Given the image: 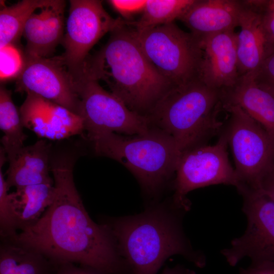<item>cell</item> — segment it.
Wrapping results in <instances>:
<instances>
[{
  "mask_svg": "<svg viewBox=\"0 0 274 274\" xmlns=\"http://www.w3.org/2000/svg\"><path fill=\"white\" fill-rule=\"evenodd\" d=\"M55 196L39 220L8 239L41 253L54 264L73 263L104 274H131L105 223L90 217L76 188L71 161L50 166Z\"/></svg>",
  "mask_w": 274,
  "mask_h": 274,
  "instance_id": "obj_1",
  "label": "cell"
},
{
  "mask_svg": "<svg viewBox=\"0 0 274 274\" xmlns=\"http://www.w3.org/2000/svg\"><path fill=\"white\" fill-rule=\"evenodd\" d=\"M186 212L172 200L105 223L131 274H157L174 255L182 256L199 268L205 266V255L193 248L183 230L182 216Z\"/></svg>",
  "mask_w": 274,
  "mask_h": 274,
  "instance_id": "obj_2",
  "label": "cell"
},
{
  "mask_svg": "<svg viewBox=\"0 0 274 274\" xmlns=\"http://www.w3.org/2000/svg\"><path fill=\"white\" fill-rule=\"evenodd\" d=\"M87 58L80 75L104 82L133 112L146 117L173 86L148 60L126 22Z\"/></svg>",
  "mask_w": 274,
  "mask_h": 274,
  "instance_id": "obj_3",
  "label": "cell"
},
{
  "mask_svg": "<svg viewBox=\"0 0 274 274\" xmlns=\"http://www.w3.org/2000/svg\"><path fill=\"white\" fill-rule=\"evenodd\" d=\"M223 108L221 90L197 77L172 87L147 116L151 126L171 136L181 154L206 144L223 130L218 116Z\"/></svg>",
  "mask_w": 274,
  "mask_h": 274,
  "instance_id": "obj_4",
  "label": "cell"
},
{
  "mask_svg": "<svg viewBox=\"0 0 274 274\" xmlns=\"http://www.w3.org/2000/svg\"><path fill=\"white\" fill-rule=\"evenodd\" d=\"M91 141L96 154L122 164L151 195L159 192L176 173L181 155L173 138L153 126L132 136L106 133Z\"/></svg>",
  "mask_w": 274,
  "mask_h": 274,
  "instance_id": "obj_5",
  "label": "cell"
},
{
  "mask_svg": "<svg viewBox=\"0 0 274 274\" xmlns=\"http://www.w3.org/2000/svg\"><path fill=\"white\" fill-rule=\"evenodd\" d=\"M132 28L146 56L173 87L199 77L202 51L197 37L174 22L142 30Z\"/></svg>",
  "mask_w": 274,
  "mask_h": 274,
  "instance_id": "obj_6",
  "label": "cell"
},
{
  "mask_svg": "<svg viewBox=\"0 0 274 274\" xmlns=\"http://www.w3.org/2000/svg\"><path fill=\"white\" fill-rule=\"evenodd\" d=\"M229 113L222 133L232 151L239 192L258 190L260 182L274 165V140L241 108L224 105Z\"/></svg>",
  "mask_w": 274,
  "mask_h": 274,
  "instance_id": "obj_7",
  "label": "cell"
},
{
  "mask_svg": "<svg viewBox=\"0 0 274 274\" xmlns=\"http://www.w3.org/2000/svg\"><path fill=\"white\" fill-rule=\"evenodd\" d=\"M74 81L80 100V116L90 141L103 133L134 135L143 134L150 128L146 117L130 110L97 81L83 75L74 78Z\"/></svg>",
  "mask_w": 274,
  "mask_h": 274,
  "instance_id": "obj_8",
  "label": "cell"
},
{
  "mask_svg": "<svg viewBox=\"0 0 274 274\" xmlns=\"http://www.w3.org/2000/svg\"><path fill=\"white\" fill-rule=\"evenodd\" d=\"M228 144L222 133L213 145H199L182 153L177 165L173 201L187 211L186 199L190 191L213 185H232L237 189L238 178L231 165L227 151Z\"/></svg>",
  "mask_w": 274,
  "mask_h": 274,
  "instance_id": "obj_9",
  "label": "cell"
},
{
  "mask_svg": "<svg viewBox=\"0 0 274 274\" xmlns=\"http://www.w3.org/2000/svg\"><path fill=\"white\" fill-rule=\"evenodd\" d=\"M125 22L121 18L112 17L101 1H70L65 33L61 42L65 51L61 56L73 77L80 74L90 50L98 41Z\"/></svg>",
  "mask_w": 274,
  "mask_h": 274,
  "instance_id": "obj_10",
  "label": "cell"
},
{
  "mask_svg": "<svg viewBox=\"0 0 274 274\" xmlns=\"http://www.w3.org/2000/svg\"><path fill=\"white\" fill-rule=\"evenodd\" d=\"M242 211L248 224L244 233L221 253L231 266L249 257L251 263L274 260V202L259 190H245Z\"/></svg>",
  "mask_w": 274,
  "mask_h": 274,
  "instance_id": "obj_11",
  "label": "cell"
},
{
  "mask_svg": "<svg viewBox=\"0 0 274 274\" xmlns=\"http://www.w3.org/2000/svg\"><path fill=\"white\" fill-rule=\"evenodd\" d=\"M17 79V92L39 96L80 116V100L74 78L61 55L25 59L24 68Z\"/></svg>",
  "mask_w": 274,
  "mask_h": 274,
  "instance_id": "obj_12",
  "label": "cell"
},
{
  "mask_svg": "<svg viewBox=\"0 0 274 274\" xmlns=\"http://www.w3.org/2000/svg\"><path fill=\"white\" fill-rule=\"evenodd\" d=\"M19 112L24 127L41 138L60 140L85 131L82 118L66 108L39 96L27 94Z\"/></svg>",
  "mask_w": 274,
  "mask_h": 274,
  "instance_id": "obj_13",
  "label": "cell"
},
{
  "mask_svg": "<svg viewBox=\"0 0 274 274\" xmlns=\"http://www.w3.org/2000/svg\"><path fill=\"white\" fill-rule=\"evenodd\" d=\"M237 33L238 70L240 76L257 71L274 52V41L263 24L264 0L242 1Z\"/></svg>",
  "mask_w": 274,
  "mask_h": 274,
  "instance_id": "obj_14",
  "label": "cell"
},
{
  "mask_svg": "<svg viewBox=\"0 0 274 274\" xmlns=\"http://www.w3.org/2000/svg\"><path fill=\"white\" fill-rule=\"evenodd\" d=\"M202 51L199 76L208 86L223 90L232 87L238 70L237 33L234 30L199 39Z\"/></svg>",
  "mask_w": 274,
  "mask_h": 274,
  "instance_id": "obj_15",
  "label": "cell"
},
{
  "mask_svg": "<svg viewBox=\"0 0 274 274\" xmlns=\"http://www.w3.org/2000/svg\"><path fill=\"white\" fill-rule=\"evenodd\" d=\"M65 7L64 1L46 0L29 17L23 32L26 60L47 58L61 43Z\"/></svg>",
  "mask_w": 274,
  "mask_h": 274,
  "instance_id": "obj_16",
  "label": "cell"
},
{
  "mask_svg": "<svg viewBox=\"0 0 274 274\" xmlns=\"http://www.w3.org/2000/svg\"><path fill=\"white\" fill-rule=\"evenodd\" d=\"M242 7V1L195 0L179 19L200 39L234 30L238 25Z\"/></svg>",
  "mask_w": 274,
  "mask_h": 274,
  "instance_id": "obj_17",
  "label": "cell"
},
{
  "mask_svg": "<svg viewBox=\"0 0 274 274\" xmlns=\"http://www.w3.org/2000/svg\"><path fill=\"white\" fill-rule=\"evenodd\" d=\"M221 92L223 106L239 107L274 140V93L258 84L252 73L241 76L235 85Z\"/></svg>",
  "mask_w": 274,
  "mask_h": 274,
  "instance_id": "obj_18",
  "label": "cell"
},
{
  "mask_svg": "<svg viewBox=\"0 0 274 274\" xmlns=\"http://www.w3.org/2000/svg\"><path fill=\"white\" fill-rule=\"evenodd\" d=\"M51 144L40 140L34 144L24 146L8 161L9 166L6 180L9 190L44 183L54 184L49 176Z\"/></svg>",
  "mask_w": 274,
  "mask_h": 274,
  "instance_id": "obj_19",
  "label": "cell"
},
{
  "mask_svg": "<svg viewBox=\"0 0 274 274\" xmlns=\"http://www.w3.org/2000/svg\"><path fill=\"white\" fill-rule=\"evenodd\" d=\"M54 184L44 183L16 188L9 193L18 230L31 226L52 203L55 196Z\"/></svg>",
  "mask_w": 274,
  "mask_h": 274,
  "instance_id": "obj_20",
  "label": "cell"
},
{
  "mask_svg": "<svg viewBox=\"0 0 274 274\" xmlns=\"http://www.w3.org/2000/svg\"><path fill=\"white\" fill-rule=\"evenodd\" d=\"M55 265L36 250L8 238L0 246V274H52Z\"/></svg>",
  "mask_w": 274,
  "mask_h": 274,
  "instance_id": "obj_21",
  "label": "cell"
},
{
  "mask_svg": "<svg viewBox=\"0 0 274 274\" xmlns=\"http://www.w3.org/2000/svg\"><path fill=\"white\" fill-rule=\"evenodd\" d=\"M19 111L14 105L11 92L4 86L0 88V128L4 133L1 142L7 160L23 147L27 135L23 130Z\"/></svg>",
  "mask_w": 274,
  "mask_h": 274,
  "instance_id": "obj_22",
  "label": "cell"
},
{
  "mask_svg": "<svg viewBox=\"0 0 274 274\" xmlns=\"http://www.w3.org/2000/svg\"><path fill=\"white\" fill-rule=\"evenodd\" d=\"M46 0H22L0 11V48L16 44L23 35L27 21L31 15L43 6Z\"/></svg>",
  "mask_w": 274,
  "mask_h": 274,
  "instance_id": "obj_23",
  "label": "cell"
},
{
  "mask_svg": "<svg viewBox=\"0 0 274 274\" xmlns=\"http://www.w3.org/2000/svg\"><path fill=\"white\" fill-rule=\"evenodd\" d=\"M195 0H146L141 18L126 21L135 30H142L174 22L194 3Z\"/></svg>",
  "mask_w": 274,
  "mask_h": 274,
  "instance_id": "obj_24",
  "label": "cell"
},
{
  "mask_svg": "<svg viewBox=\"0 0 274 274\" xmlns=\"http://www.w3.org/2000/svg\"><path fill=\"white\" fill-rule=\"evenodd\" d=\"M7 160L3 148L0 149V232L2 238L13 237L18 232L16 220L9 197V189L2 170Z\"/></svg>",
  "mask_w": 274,
  "mask_h": 274,
  "instance_id": "obj_25",
  "label": "cell"
},
{
  "mask_svg": "<svg viewBox=\"0 0 274 274\" xmlns=\"http://www.w3.org/2000/svg\"><path fill=\"white\" fill-rule=\"evenodd\" d=\"M25 64L24 54L16 44H10L0 48L1 81L17 78Z\"/></svg>",
  "mask_w": 274,
  "mask_h": 274,
  "instance_id": "obj_26",
  "label": "cell"
},
{
  "mask_svg": "<svg viewBox=\"0 0 274 274\" xmlns=\"http://www.w3.org/2000/svg\"><path fill=\"white\" fill-rule=\"evenodd\" d=\"M107 2L124 19L128 20L136 14L143 13L146 0H110Z\"/></svg>",
  "mask_w": 274,
  "mask_h": 274,
  "instance_id": "obj_27",
  "label": "cell"
},
{
  "mask_svg": "<svg viewBox=\"0 0 274 274\" xmlns=\"http://www.w3.org/2000/svg\"><path fill=\"white\" fill-rule=\"evenodd\" d=\"M252 73L258 84L274 93V52L257 71Z\"/></svg>",
  "mask_w": 274,
  "mask_h": 274,
  "instance_id": "obj_28",
  "label": "cell"
},
{
  "mask_svg": "<svg viewBox=\"0 0 274 274\" xmlns=\"http://www.w3.org/2000/svg\"><path fill=\"white\" fill-rule=\"evenodd\" d=\"M52 274H104L94 269L78 266L73 263H64L55 265Z\"/></svg>",
  "mask_w": 274,
  "mask_h": 274,
  "instance_id": "obj_29",
  "label": "cell"
},
{
  "mask_svg": "<svg viewBox=\"0 0 274 274\" xmlns=\"http://www.w3.org/2000/svg\"><path fill=\"white\" fill-rule=\"evenodd\" d=\"M262 16L264 26L274 41V0H264Z\"/></svg>",
  "mask_w": 274,
  "mask_h": 274,
  "instance_id": "obj_30",
  "label": "cell"
},
{
  "mask_svg": "<svg viewBox=\"0 0 274 274\" xmlns=\"http://www.w3.org/2000/svg\"><path fill=\"white\" fill-rule=\"evenodd\" d=\"M238 274H274V260L251 263L247 268L241 267Z\"/></svg>",
  "mask_w": 274,
  "mask_h": 274,
  "instance_id": "obj_31",
  "label": "cell"
},
{
  "mask_svg": "<svg viewBox=\"0 0 274 274\" xmlns=\"http://www.w3.org/2000/svg\"><path fill=\"white\" fill-rule=\"evenodd\" d=\"M258 190L274 202V165L262 178Z\"/></svg>",
  "mask_w": 274,
  "mask_h": 274,
  "instance_id": "obj_32",
  "label": "cell"
},
{
  "mask_svg": "<svg viewBox=\"0 0 274 274\" xmlns=\"http://www.w3.org/2000/svg\"><path fill=\"white\" fill-rule=\"evenodd\" d=\"M161 274H196L195 272L180 264L173 267H166Z\"/></svg>",
  "mask_w": 274,
  "mask_h": 274,
  "instance_id": "obj_33",
  "label": "cell"
}]
</instances>
